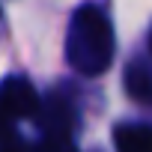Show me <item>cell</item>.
Instances as JSON below:
<instances>
[{
	"mask_svg": "<svg viewBox=\"0 0 152 152\" xmlns=\"http://www.w3.org/2000/svg\"><path fill=\"white\" fill-rule=\"evenodd\" d=\"M69 54H72L75 69H81L87 75H99L110 63L113 36H110V27H107L104 15L96 12L93 6H84L78 15H75Z\"/></svg>",
	"mask_w": 152,
	"mask_h": 152,
	"instance_id": "1",
	"label": "cell"
},
{
	"mask_svg": "<svg viewBox=\"0 0 152 152\" xmlns=\"http://www.w3.org/2000/svg\"><path fill=\"white\" fill-rule=\"evenodd\" d=\"M39 107V96L36 90L21 81V78H9L3 87H0V110L12 119H24V116H33Z\"/></svg>",
	"mask_w": 152,
	"mask_h": 152,
	"instance_id": "2",
	"label": "cell"
},
{
	"mask_svg": "<svg viewBox=\"0 0 152 152\" xmlns=\"http://www.w3.org/2000/svg\"><path fill=\"white\" fill-rule=\"evenodd\" d=\"M113 140H116V152H152L149 125H119Z\"/></svg>",
	"mask_w": 152,
	"mask_h": 152,
	"instance_id": "3",
	"label": "cell"
},
{
	"mask_svg": "<svg viewBox=\"0 0 152 152\" xmlns=\"http://www.w3.org/2000/svg\"><path fill=\"white\" fill-rule=\"evenodd\" d=\"M128 93L134 99H152V78L143 66H131L128 69Z\"/></svg>",
	"mask_w": 152,
	"mask_h": 152,
	"instance_id": "4",
	"label": "cell"
},
{
	"mask_svg": "<svg viewBox=\"0 0 152 152\" xmlns=\"http://www.w3.org/2000/svg\"><path fill=\"white\" fill-rule=\"evenodd\" d=\"M39 152H72V146H69V143H63L60 137H54V140H48Z\"/></svg>",
	"mask_w": 152,
	"mask_h": 152,
	"instance_id": "5",
	"label": "cell"
},
{
	"mask_svg": "<svg viewBox=\"0 0 152 152\" xmlns=\"http://www.w3.org/2000/svg\"><path fill=\"white\" fill-rule=\"evenodd\" d=\"M6 152H33V149H30L27 143H21V140H15V143H9V146H6Z\"/></svg>",
	"mask_w": 152,
	"mask_h": 152,
	"instance_id": "6",
	"label": "cell"
},
{
	"mask_svg": "<svg viewBox=\"0 0 152 152\" xmlns=\"http://www.w3.org/2000/svg\"><path fill=\"white\" fill-rule=\"evenodd\" d=\"M3 125H6V113L0 110V134H3Z\"/></svg>",
	"mask_w": 152,
	"mask_h": 152,
	"instance_id": "7",
	"label": "cell"
}]
</instances>
